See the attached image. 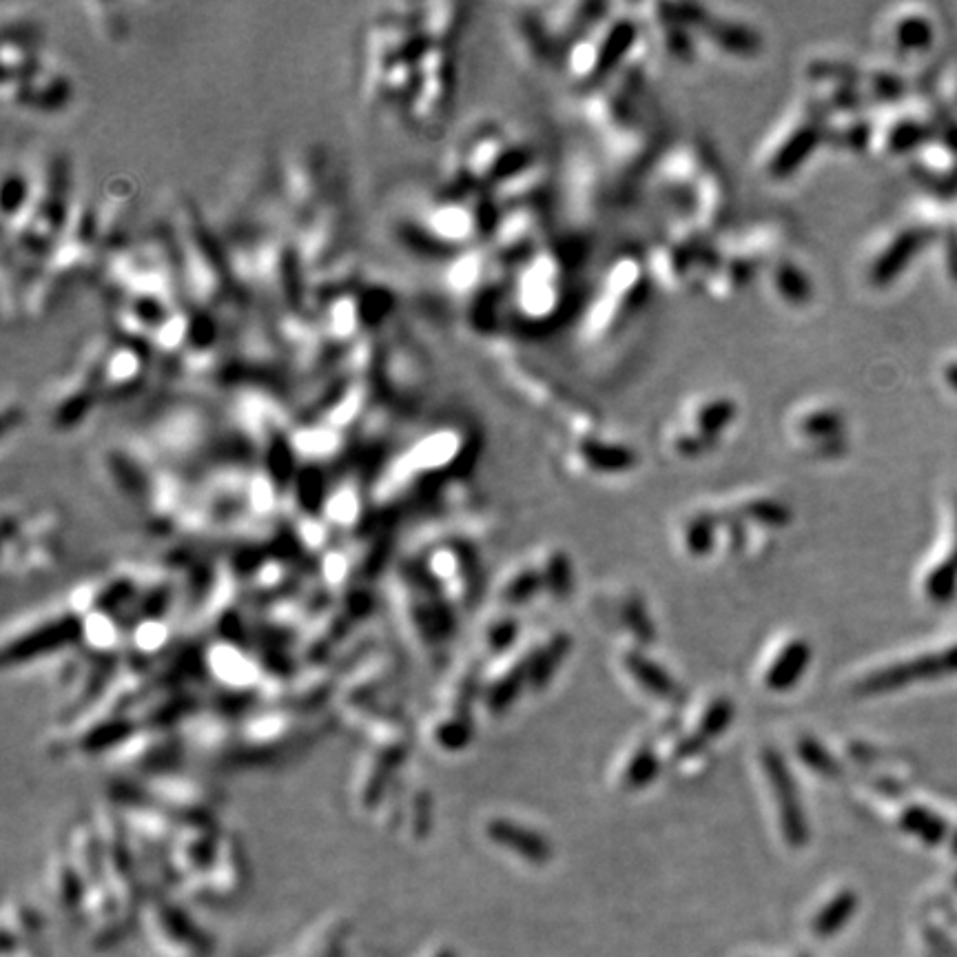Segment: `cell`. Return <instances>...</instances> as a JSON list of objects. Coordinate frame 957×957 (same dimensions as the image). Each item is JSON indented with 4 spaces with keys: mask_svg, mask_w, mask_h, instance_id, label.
I'll return each mask as SVG.
<instances>
[{
    "mask_svg": "<svg viewBox=\"0 0 957 957\" xmlns=\"http://www.w3.org/2000/svg\"><path fill=\"white\" fill-rule=\"evenodd\" d=\"M946 379H949V384L953 388H957V366H949V370H946Z\"/></svg>",
    "mask_w": 957,
    "mask_h": 957,
    "instance_id": "27",
    "label": "cell"
},
{
    "mask_svg": "<svg viewBox=\"0 0 957 957\" xmlns=\"http://www.w3.org/2000/svg\"><path fill=\"white\" fill-rule=\"evenodd\" d=\"M749 519H754L763 526H785L791 519V512L785 506V503L774 501V499H751L747 506L743 508Z\"/></svg>",
    "mask_w": 957,
    "mask_h": 957,
    "instance_id": "23",
    "label": "cell"
},
{
    "mask_svg": "<svg viewBox=\"0 0 957 957\" xmlns=\"http://www.w3.org/2000/svg\"><path fill=\"white\" fill-rule=\"evenodd\" d=\"M931 240V233L926 229H904L891 242H887L880 249L878 255L864 262V280L869 286L884 288L893 280L909 269V264L915 260V255L922 251V246Z\"/></svg>",
    "mask_w": 957,
    "mask_h": 957,
    "instance_id": "11",
    "label": "cell"
},
{
    "mask_svg": "<svg viewBox=\"0 0 957 957\" xmlns=\"http://www.w3.org/2000/svg\"><path fill=\"white\" fill-rule=\"evenodd\" d=\"M933 40V27L924 16H902L893 27V45L902 54L924 51Z\"/></svg>",
    "mask_w": 957,
    "mask_h": 957,
    "instance_id": "17",
    "label": "cell"
},
{
    "mask_svg": "<svg viewBox=\"0 0 957 957\" xmlns=\"http://www.w3.org/2000/svg\"><path fill=\"white\" fill-rule=\"evenodd\" d=\"M432 957H455V955H452V951H448V949H441V951H437Z\"/></svg>",
    "mask_w": 957,
    "mask_h": 957,
    "instance_id": "28",
    "label": "cell"
},
{
    "mask_svg": "<svg viewBox=\"0 0 957 957\" xmlns=\"http://www.w3.org/2000/svg\"><path fill=\"white\" fill-rule=\"evenodd\" d=\"M716 539V519L712 514L701 512L698 517L687 523L685 528V545L692 554H707L712 550Z\"/></svg>",
    "mask_w": 957,
    "mask_h": 957,
    "instance_id": "20",
    "label": "cell"
},
{
    "mask_svg": "<svg viewBox=\"0 0 957 957\" xmlns=\"http://www.w3.org/2000/svg\"><path fill=\"white\" fill-rule=\"evenodd\" d=\"M658 774V758L654 756V751L650 747L638 749L632 756L630 763L625 767V785L630 789H641L656 778Z\"/></svg>",
    "mask_w": 957,
    "mask_h": 957,
    "instance_id": "21",
    "label": "cell"
},
{
    "mask_svg": "<svg viewBox=\"0 0 957 957\" xmlns=\"http://www.w3.org/2000/svg\"><path fill=\"white\" fill-rule=\"evenodd\" d=\"M581 249L548 242L512 275L510 306L517 322L534 333H548L570 315L579 284Z\"/></svg>",
    "mask_w": 957,
    "mask_h": 957,
    "instance_id": "2",
    "label": "cell"
},
{
    "mask_svg": "<svg viewBox=\"0 0 957 957\" xmlns=\"http://www.w3.org/2000/svg\"><path fill=\"white\" fill-rule=\"evenodd\" d=\"M811 661V650L805 641H794L789 643L785 650L780 652V656L771 663L765 685L774 692H787L789 687H794L802 674H805L807 665Z\"/></svg>",
    "mask_w": 957,
    "mask_h": 957,
    "instance_id": "15",
    "label": "cell"
},
{
    "mask_svg": "<svg viewBox=\"0 0 957 957\" xmlns=\"http://www.w3.org/2000/svg\"><path fill=\"white\" fill-rule=\"evenodd\" d=\"M568 650H570V636H563V634L554 636L530 665V672H528L530 681L537 687H543L545 683H548L554 676V672H557V667L563 663Z\"/></svg>",
    "mask_w": 957,
    "mask_h": 957,
    "instance_id": "19",
    "label": "cell"
},
{
    "mask_svg": "<svg viewBox=\"0 0 957 957\" xmlns=\"http://www.w3.org/2000/svg\"><path fill=\"white\" fill-rule=\"evenodd\" d=\"M763 769L769 778L771 794L778 805V818L782 827V836L791 847H802L809 838V825L805 818V809L800 802V791L794 782V776L778 751L767 749L763 754Z\"/></svg>",
    "mask_w": 957,
    "mask_h": 957,
    "instance_id": "10",
    "label": "cell"
},
{
    "mask_svg": "<svg viewBox=\"0 0 957 957\" xmlns=\"http://www.w3.org/2000/svg\"><path fill=\"white\" fill-rule=\"evenodd\" d=\"M716 242L692 220L670 218L647 246L645 264L654 288L670 295H685L707 282L716 257Z\"/></svg>",
    "mask_w": 957,
    "mask_h": 957,
    "instance_id": "5",
    "label": "cell"
},
{
    "mask_svg": "<svg viewBox=\"0 0 957 957\" xmlns=\"http://www.w3.org/2000/svg\"><path fill=\"white\" fill-rule=\"evenodd\" d=\"M825 120L827 113L807 98L798 96L791 102L754 153V169L760 180L771 184L796 180L825 149Z\"/></svg>",
    "mask_w": 957,
    "mask_h": 957,
    "instance_id": "4",
    "label": "cell"
},
{
    "mask_svg": "<svg viewBox=\"0 0 957 957\" xmlns=\"http://www.w3.org/2000/svg\"><path fill=\"white\" fill-rule=\"evenodd\" d=\"M767 300L787 313H802L814 306L818 297L816 273L794 249L771 260L758 277Z\"/></svg>",
    "mask_w": 957,
    "mask_h": 957,
    "instance_id": "9",
    "label": "cell"
},
{
    "mask_svg": "<svg viewBox=\"0 0 957 957\" xmlns=\"http://www.w3.org/2000/svg\"><path fill=\"white\" fill-rule=\"evenodd\" d=\"M627 670H630V674L634 676V681L641 685L643 689H647V692L658 696V698H665V701H674V698H678V685L676 681H672L670 676H667V672L663 670V667H658L656 663L652 661H647V658L643 654H630L627 656Z\"/></svg>",
    "mask_w": 957,
    "mask_h": 957,
    "instance_id": "16",
    "label": "cell"
},
{
    "mask_svg": "<svg viewBox=\"0 0 957 957\" xmlns=\"http://www.w3.org/2000/svg\"><path fill=\"white\" fill-rule=\"evenodd\" d=\"M738 417L740 401L729 390H698L678 406V417L667 426V446L683 459L703 457L738 424Z\"/></svg>",
    "mask_w": 957,
    "mask_h": 957,
    "instance_id": "6",
    "label": "cell"
},
{
    "mask_svg": "<svg viewBox=\"0 0 957 957\" xmlns=\"http://www.w3.org/2000/svg\"><path fill=\"white\" fill-rule=\"evenodd\" d=\"M545 581H548V588L557 596L570 594L572 568H570V561L565 559L563 554H554V557L548 561V576H545Z\"/></svg>",
    "mask_w": 957,
    "mask_h": 957,
    "instance_id": "25",
    "label": "cell"
},
{
    "mask_svg": "<svg viewBox=\"0 0 957 957\" xmlns=\"http://www.w3.org/2000/svg\"><path fill=\"white\" fill-rule=\"evenodd\" d=\"M798 754H800L802 760H805V765L809 769L818 771V774H822V776H833L838 771L836 760H833V756L818 743V740H811V738L800 740Z\"/></svg>",
    "mask_w": 957,
    "mask_h": 957,
    "instance_id": "24",
    "label": "cell"
},
{
    "mask_svg": "<svg viewBox=\"0 0 957 957\" xmlns=\"http://www.w3.org/2000/svg\"><path fill=\"white\" fill-rule=\"evenodd\" d=\"M734 718V705L727 698H718L712 705L707 707L705 716L701 718V725H698V738L703 740H712L720 736L729 727Z\"/></svg>",
    "mask_w": 957,
    "mask_h": 957,
    "instance_id": "22",
    "label": "cell"
},
{
    "mask_svg": "<svg viewBox=\"0 0 957 957\" xmlns=\"http://www.w3.org/2000/svg\"><path fill=\"white\" fill-rule=\"evenodd\" d=\"M643 38L636 7H610L603 18L565 49L561 67L570 85L588 94L619 71Z\"/></svg>",
    "mask_w": 957,
    "mask_h": 957,
    "instance_id": "3",
    "label": "cell"
},
{
    "mask_svg": "<svg viewBox=\"0 0 957 957\" xmlns=\"http://www.w3.org/2000/svg\"><path fill=\"white\" fill-rule=\"evenodd\" d=\"M539 585H541V576H539L537 572H526V574H521L519 579L510 585L508 599H510V601H514V603L528 601L532 594H537Z\"/></svg>",
    "mask_w": 957,
    "mask_h": 957,
    "instance_id": "26",
    "label": "cell"
},
{
    "mask_svg": "<svg viewBox=\"0 0 957 957\" xmlns=\"http://www.w3.org/2000/svg\"><path fill=\"white\" fill-rule=\"evenodd\" d=\"M873 129L860 116V109H845L827 113L825 120V149L840 153H860L871 144Z\"/></svg>",
    "mask_w": 957,
    "mask_h": 957,
    "instance_id": "13",
    "label": "cell"
},
{
    "mask_svg": "<svg viewBox=\"0 0 957 957\" xmlns=\"http://www.w3.org/2000/svg\"><path fill=\"white\" fill-rule=\"evenodd\" d=\"M490 838L499 842V845L512 849L517 856L523 860L534 862V864H543L552 858V847L548 845V840L541 838L537 831H530L526 827L517 825V822L510 820H495L488 827Z\"/></svg>",
    "mask_w": 957,
    "mask_h": 957,
    "instance_id": "14",
    "label": "cell"
},
{
    "mask_svg": "<svg viewBox=\"0 0 957 957\" xmlns=\"http://www.w3.org/2000/svg\"><path fill=\"white\" fill-rule=\"evenodd\" d=\"M654 282L641 251L625 249L605 266L576 322V344L583 351H601L621 339L641 319Z\"/></svg>",
    "mask_w": 957,
    "mask_h": 957,
    "instance_id": "1",
    "label": "cell"
},
{
    "mask_svg": "<svg viewBox=\"0 0 957 957\" xmlns=\"http://www.w3.org/2000/svg\"><path fill=\"white\" fill-rule=\"evenodd\" d=\"M692 23L696 29L701 49H709L738 63H747L760 56L765 47V38L760 29L743 16L729 14L723 7L714 5H689Z\"/></svg>",
    "mask_w": 957,
    "mask_h": 957,
    "instance_id": "8",
    "label": "cell"
},
{
    "mask_svg": "<svg viewBox=\"0 0 957 957\" xmlns=\"http://www.w3.org/2000/svg\"><path fill=\"white\" fill-rule=\"evenodd\" d=\"M574 452L585 468L599 472V475H623V472L634 470L638 463V455L632 446H627L625 441L607 439L594 432V428L576 432Z\"/></svg>",
    "mask_w": 957,
    "mask_h": 957,
    "instance_id": "12",
    "label": "cell"
},
{
    "mask_svg": "<svg viewBox=\"0 0 957 957\" xmlns=\"http://www.w3.org/2000/svg\"><path fill=\"white\" fill-rule=\"evenodd\" d=\"M856 911V895L845 891L840 893L838 898H833L825 909H822L816 918L814 924H811V931H814L818 938H829V935L838 933L842 926L847 924L849 915Z\"/></svg>",
    "mask_w": 957,
    "mask_h": 957,
    "instance_id": "18",
    "label": "cell"
},
{
    "mask_svg": "<svg viewBox=\"0 0 957 957\" xmlns=\"http://www.w3.org/2000/svg\"><path fill=\"white\" fill-rule=\"evenodd\" d=\"M785 430L796 446L820 457H836L847 441V415L829 395H809L789 406Z\"/></svg>",
    "mask_w": 957,
    "mask_h": 957,
    "instance_id": "7",
    "label": "cell"
}]
</instances>
